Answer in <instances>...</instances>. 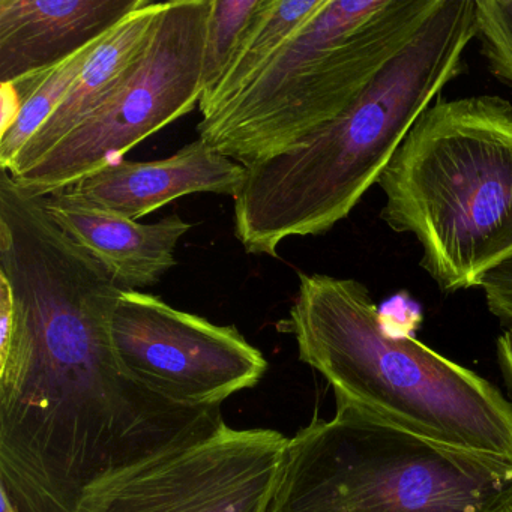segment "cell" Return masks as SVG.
<instances>
[{
	"instance_id": "6da1fadb",
	"label": "cell",
	"mask_w": 512,
	"mask_h": 512,
	"mask_svg": "<svg viewBox=\"0 0 512 512\" xmlns=\"http://www.w3.org/2000/svg\"><path fill=\"white\" fill-rule=\"evenodd\" d=\"M0 274L17 326L0 347V488L19 512H77L104 476L224 425L221 406L172 403L119 364L122 289L0 170Z\"/></svg>"
},
{
	"instance_id": "7a4b0ae2",
	"label": "cell",
	"mask_w": 512,
	"mask_h": 512,
	"mask_svg": "<svg viewBox=\"0 0 512 512\" xmlns=\"http://www.w3.org/2000/svg\"><path fill=\"white\" fill-rule=\"evenodd\" d=\"M476 35V0H437L412 41L346 112L245 167L233 197L235 235L245 251L277 257L286 239L323 235L349 217L419 116L460 76Z\"/></svg>"
},
{
	"instance_id": "3957f363",
	"label": "cell",
	"mask_w": 512,
	"mask_h": 512,
	"mask_svg": "<svg viewBox=\"0 0 512 512\" xmlns=\"http://www.w3.org/2000/svg\"><path fill=\"white\" fill-rule=\"evenodd\" d=\"M287 328L340 403L452 448L512 463V403L475 371L388 331L364 284L299 274Z\"/></svg>"
},
{
	"instance_id": "277c9868",
	"label": "cell",
	"mask_w": 512,
	"mask_h": 512,
	"mask_svg": "<svg viewBox=\"0 0 512 512\" xmlns=\"http://www.w3.org/2000/svg\"><path fill=\"white\" fill-rule=\"evenodd\" d=\"M377 184L380 217L415 236L440 290L481 287L512 257V104L497 95L436 100Z\"/></svg>"
},
{
	"instance_id": "5b68a950",
	"label": "cell",
	"mask_w": 512,
	"mask_h": 512,
	"mask_svg": "<svg viewBox=\"0 0 512 512\" xmlns=\"http://www.w3.org/2000/svg\"><path fill=\"white\" fill-rule=\"evenodd\" d=\"M437 0H328L259 76L197 125L244 167L346 112L415 37Z\"/></svg>"
},
{
	"instance_id": "8992f818",
	"label": "cell",
	"mask_w": 512,
	"mask_h": 512,
	"mask_svg": "<svg viewBox=\"0 0 512 512\" xmlns=\"http://www.w3.org/2000/svg\"><path fill=\"white\" fill-rule=\"evenodd\" d=\"M269 512H512V463L337 401L289 439Z\"/></svg>"
},
{
	"instance_id": "52a82bcc",
	"label": "cell",
	"mask_w": 512,
	"mask_h": 512,
	"mask_svg": "<svg viewBox=\"0 0 512 512\" xmlns=\"http://www.w3.org/2000/svg\"><path fill=\"white\" fill-rule=\"evenodd\" d=\"M211 0H169L130 74L76 130L13 181L35 196L67 190L188 115L203 95Z\"/></svg>"
},
{
	"instance_id": "ba28073f",
	"label": "cell",
	"mask_w": 512,
	"mask_h": 512,
	"mask_svg": "<svg viewBox=\"0 0 512 512\" xmlns=\"http://www.w3.org/2000/svg\"><path fill=\"white\" fill-rule=\"evenodd\" d=\"M287 443L271 428L224 424L104 476L86 490L77 512H269Z\"/></svg>"
},
{
	"instance_id": "9c48e42d",
	"label": "cell",
	"mask_w": 512,
	"mask_h": 512,
	"mask_svg": "<svg viewBox=\"0 0 512 512\" xmlns=\"http://www.w3.org/2000/svg\"><path fill=\"white\" fill-rule=\"evenodd\" d=\"M110 337L131 379L181 406H221L256 386L268 368L235 326L215 325L140 290L122 292Z\"/></svg>"
},
{
	"instance_id": "30bf717a",
	"label": "cell",
	"mask_w": 512,
	"mask_h": 512,
	"mask_svg": "<svg viewBox=\"0 0 512 512\" xmlns=\"http://www.w3.org/2000/svg\"><path fill=\"white\" fill-rule=\"evenodd\" d=\"M244 178L242 164L199 137L163 160L116 161L67 190L92 205L137 221L190 194L235 197Z\"/></svg>"
},
{
	"instance_id": "8fae6325",
	"label": "cell",
	"mask_w": 512,
	"mask_h": 512,
	"mask_svg": "<svg viewBox=\"0 0 512 512\" xmlns=\"http://www.w3.org/2000/svg\"><path fill=\"white\" fill-rule=\"evenodd\" d=\"M143 0H0V85L56 67L106 37Z\"/></svg>"
},
{
	"instance_id": "7c38bea8",
	"label": "cell",
	"mask_w": 512,
	"mask_h": 512,
	"mask_svg": "<svg viewBox=\"0 0 512 512\" xmlns=\"http://www.w3.org/2000/svg\"><path fill=\"white\" fill-rule=\"evenodd\" d=\"M43 197L44 209L124 290L154 286L176 266L175 250L191 224L178 215L142 224L92 205L68 190Z\"/></svg>"
},
{
	"instance_id": "4fadbf2b",
	"label": "cell",
	"mask_w": 512,
	"mask_h": 512,
	"mask_svg": "<svg viewBox=\"0 0 512 512\" xmlns=\"http://www.w3.org/2000/svg\"><path fill=\"white\" fill-rule=\"evenodd\" d=\"M164 5L166 2L143 0L136 11L107 34L86 62L61 106L20 152L8 170L11 176L20 175L43 160L62 139L106 103L130 74L134 62L148 44Z\"/></svg>"
},
{
	"instance_id": "5bb4252c",
	"label": "cell",
	"mask_w": 512,
	"mask_h": 512,
	"mask_svg": "<svg viewBox=\"0 0 512 512\" xmlns=\"http://www.w3.org/2000/svg\"><path fill=\"white\" fill-rule=\"evenodd\" d=\"M328 0H263L220 82L199 103L203 118L238 97Z\"/></svg>"
},
{
	"instance_id": "9a60e30c",
	"label": "cell",
	"mask_w": 512,
	"mask_h": 512,
	"mask_svg": "<svg viewBox=\"0 0 512 512\" xmlns=\"http://www.w3.org/2000/svg\"><path fill=\"white\" fill-rule=\"evenodd\" d=\"M106 37L80 50L56 67L31 74L16 82L4 83L10 85L16 94L19 113L13 124L0 133V169L8 172L13 167L20 152L61 106L86 62Z\"/></svg>"
},
{
	"instance_id": "2e32d148",
	"label": "cell",
	"mask_w": 512,
	"mask_h": 512,
	"mask_svg": "<svg viewBox=\"0 0 512 512\" xmlns=\"http://www.w3.org/2000/svg\"><path fill=\"white\" fill-rule=\"evenodd\" d=\"M263 0H211L203 59V95L226 73L242 34ZM202 95V97H203Z\"/></svg>"
},
{
	"instance_id": "e0dca14e",
	"label": "cell",
	"mask_w": 512,
	"mask_h": 512,
	"mask_svg": "<svg viewBox=\"0 0 512 512\" xmlns=\"http://www.w3.org/2000/svg\"><path fill=\"white\" fill-rule=\"evenodd\" d=\"M476 22L488 68L512 88V0H476Z\"/></svg>"
},
{
	"instance_id": "ac0fdd59",
	"label": "cell",
	"mask_w": 512,
	"mask_h": 512,
	"mask_svg": "<svg viewBox=\"0 0 512 512\" xmlns=\"http://www.w3.org/2000/svg\"><path fill=\"white\" fill-rule=\"evenodd\" d=\"M497 358H499L500 370L505 377L506 385L512 392V328L497 341Z\"/></svg>"
},
{
	"instance_id": "d6986e66",
	"label": "cell",
	"mask_w": 512,
	"mask_h": 512,
	"mask_svg": "<svg viewBox=\"0 0 512 512\" xmlns=\"http://www.w3.org/2000/svg\"><path fill=\"white\" fill-rule=\"evenodd\" d=\"M0 503H2L0 512H19V509L14 506V503L8 497L7 491L2 490V488H0Z\"/></svg>"
}]
</instances>
